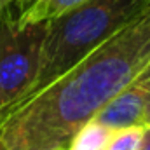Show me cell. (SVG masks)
Masks as SVG:
<instances>
[{
  "label": "cell",
  "mask_w": 150,
  "mask_h": 150,
  "mask_svg": "<svg viewBox=\"0 0 150 150\" xmlns=\"http://www.w3.org/2000/svg\"><path fill=\"white\" fill-rule=\"evenodd\" d=\"M143 126H150V107H149V110H147V115H145V124Z\"/></svg>",
  "instance_id": "cell-10"
},
{
  "label": "cell",
  "mask_w": 150,
  "mask_h": 150,
  "mask_svg": "<svg viewBox=\"0 0 150 150\" xmlns=\"http://www.w3.org/2000/svg\"><path fill=\"white\" fill-rule=\"evenodd\" d=\"M145 126H131L110 133L105 150H140Z\"/></svg>",
  "instance_id": "cell-7"
},
{
  "label": "cell",
  "mask_w": 150,
  "mask_h": 150,
  "mask_svg": "<svg viewBox=\"0 0 150 150\" xmlns=\"http://www.w3.org/2000/svg\"><path fill=\"white\" fill-rule=\"evenodd\" d=\"M87 0H32V4L19 12V23H44L49 21Z\"/></svg>",
  "instance_id": "cell-5"
},
{
  "label": "cell",
  "mask_w": 150,
  "mask_h": 150,
  "mask_svg": "<svg viewBox=\"0 0 150 150\" xmlns=\"http://www.w3.org/2000/svg\"><path fill=\"white\" fill-rule=\"evenodd\" d=\"M11 2H21V0H11Z\"/></svg>",
  "instance_id": "cell-11"
},
{
  "label": "cell",
  "mask_w": 150,
  "mask_h": 150,
  "mask_svg": "<svg viewBox=\"0 0 150 150\" xmlns=\"http://www.w3.org/2000/svg\"><path fill=\"white\" fill-rule=\"evenodd\" d=\"M140 150H150V126H145L143 140H142V147H140Z\"/></svg>",
  "instance_id": "cell-8"
},
{
  "label": "cell",
  "mask_w": 150,
  "mask_h": 150,
  "mask_svg": "<svg viewBox=\"0 0 150 150\" xmlns=\"http://www.w3.org/2000/svg\"><path fill=\"white\" fill-rule=\"evenodd\" d=\"M7 7L0 16V115L32 89L45 33V21L19 23L7 14Z\"/></svg>",
  "instance_id": "cell-3"
},
{
  "label": "cell",
  "mask_w": 150,
  "mask_h": 150,
  "mask_svg": "<svg viewBox=\"0 0 150 150\" xmlns=\"http://www.w3.org/2000/svg\"><path fill=\"white\" fill-rule=\"evenodd\" d=\"M110 133L112 131L103 124L96 120H89L86 126H82L77 131L67 150H105Z\"/></svg>",
  "instance_id": "cell-6"
},
{
  "label": "cell",
  "mask_w": 150,
  "mask_h": 150,
  "mask_svg": "<svg viewBox=\"0 0 150 150\" xmlns=\"http://www.w3.org/2000/svg\"><path fill=\"white\" fill-rule=\"evenodd\" d=\"M0 150H2V147H0Z\"/></svg>",
  "instance_id": "cell-12"
},
{
  "label": "cell",
  "mask_w": 150,
  "mask_h": 150,
  "mask_svg": "<svg viewBox=\"0 0 150 150\" xmlns=\"http://www.w3.org/2000/svg\"><path fill=\"white\" fill-rule=\"evenodd\" d=\"M150 63V4L126 28L37 94L0 115L2 150H67Z\"/></svg>",
  "instance_id": "cell-1"
},
{
  "label": "cell",
  "mask_w": 150,
  "mask_h": 150,
  "mask_svg": "<svg viewBox=\"0 0 150 150\" xmlns=\"http://www.w3.org/2000/svg\"><path fill=\"white\" fill-rule=\"evenodd\" d=\"M11 4V0H0V16H2V12L5 11V7Z\"/></svg>",
  "instance_id": "cell-9"
},
{
  "label": "cell",
  "mask_w": 150,
  "mask_h": 150,
  "mask_svg": "<svg viewBox=\"0 0 150 150\" xmlns=\"http://www.w3.org/2000/svg\"><path fill=\"white\" fill-rule=\"evenodd\" d=\"M150 0H87L45 21L37 79L30 98L138 18ZM21 100V101H23Z\"/></svg>",
  "instance_id": "cell-2"
},
{
  "label": "cell",
  "mask_w": 150,
  "mask_h": 150,
  "mask_svg": "<svg viewBox=\"0 0 150 150\" xmlns=\"http://www.w3.org/2000/svg\"><path fill=\"white\" fill-rule=\"evenodd\" d=\"M150 107V63L131 84H127L93 120L110 131L143 126Z\"/></svg>",
  "instance_id": "cell-4"
}]
</instances>
